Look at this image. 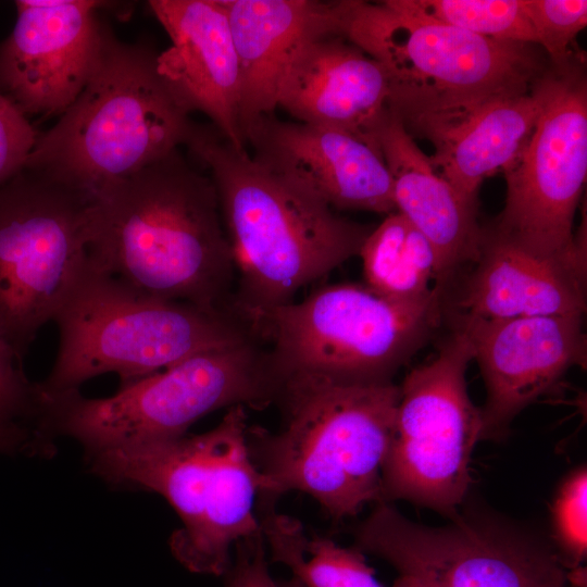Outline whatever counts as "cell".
I'll return each mask as SVG.
<instances>
[{
    "label": "cell",
    "instance_id": "1",
    "mask_svg": "<svg viewBox=\"0 0 587 587\" xmlns=\"http://www.w3.org/2000/svg\"><path fill=\"white\" fill-rule=\"evenodd\" d=\"M88 264L160 299L235 309V267L211 179L178 149L90 199Z\"/></svg>",
    "mask_w": 587,
    "mask_h": 587
},
{
    "label": "cell",
    "instance_id": "2",
    "mask_svg": "<svg viewBox=\"0 0 587 587\" xmlns=\"http://www.w3.org/2000/svg\"><path fill=\"white\" fill-rule=\"evenodd\" d=\"M185 146L215 186L235 267L234 305L250 323L359 255L374 228L335 214L212 124L195 123Z\"/></svg>",
    "mask_w": 587,
    "mask_h": 587
},
{
    "label": "cell",
    "instance_id": "3",
    "mask_svg": "<svg viewBox=\"0 0 587 587\" xmlns=\"http://www.w3.org/2000/svg\"><path fill=\"white\" fill-rule=\"evenodd\" d=\"M400 386L392 382L346 384L312 375L282 379L276 434L248 427L251 459L276 500L297 490L333 519L380 503L383 464L395 430Z\"/></svg>",
    "mask_w": 587,
    "mask_h": 587
},
{
    "label": "cell",
    "instance_id": "4",
    "mask_svg": "<svg viewBox=\"0 0 587 587\" xmlns=\"http://www.w3.org/2000/svg\"><path fill=\"white\" fill-rule=\"evenodd\" d=\"M157 55L121 41L104 25L83 90L38 134L24 168L90 200L185 145L195 123L160 76Z\"/></svg>",
    "mask_w": 587,
    "mask_h": 587
},
{
    "label": "cell",
    "instance_id": "5",
    "mask_svg": "<svg viewBox=\"0 0 587 587\" xmlns=\"http://www.w3.org/2000/svg\"><path fill=\"white\" fill-rule=\"evenodd\" d=\"M339 34L375 60L405 127L529 92L550 65L539 47L486 38L402 9L340 0Z\"/></svg>",
    "mask_w": 587,
    "mask_h": 587
},
{
    "label": "cell",
    "instance_id": "6",
    "mask_svg": "<svg viewBox=\"0 0 587 587\" xmlns=\"http://www.w3.org/2000/svg\"><path fill=\"white\" fill-rule=\"evenodd\" d=\"M248 427L245 407L235 405L207 433L90 454V466L108 482L165 498L182 521L170 540L175 559L221 576L233 545L262 534L254 502L268 482L251 459Z\"/></svg>",
    "mask_w": 587,
    "mask_h": 587
},
{
    "label": "cell",
    "instance_id": "7",
    "mask_svg": "<svg viewBox=\"0 0 587 587\" xmlns=\"http://www.w3.org/2000/svg\"><path fill=\"white\" fill-rule=\"evenodd\" d=\"M53 322L59 347L49 375L38 385L43 396L78 390L107 373L125 385L198 353L260 339L237 310L148 296L88 261Z\"/></svg>",
    "mask_w": 587,
    "mask_h": 587
},
{
    "label": "cell",
    "instance_id": "8",
    "mask_svg": "<svg viewBox=\"0 0 587 587\" xmlns=\"http://www.w3.org/2000/svg\"><path fill=\"white\" fill-rule=\"evenodd\" d=\"M259 340L198 353L110 397L41 395L39 432L72 437L95 454L180 438L222 408H265L276 402L282 379Z\"/></svg>",
    "mask_w": 587,
    "mask_h": 587
},
{
    "label": "cell",
    "instance_id": "9",
    "mask_svg": "<svg viewBox=\"0 0 587 587\" xmlns=\"http://www.w3.org/2000/svg\"><path fill=\"white\" fill-rule=\"evenodd\" d=\"M442 288L416 302L380 297L365 285L322 287L300 302L271 309L253 322L280 378L312 375L337 383L392 382L444 315Z\"/></svg>",
    "mask_w": 587,
    "mask_h": 587
},
{
    "label": "cell",
    "instance_id": "10",
    "mask_svg": "<svg viewBox=\"0 0 587 587\" xmlns=\"http://www.w3.org/2000/svg\"><path fill=\"white\" fill-rule=\"evenodd\" d=\"M353 547L438 587H586L585 566H570L550 540L491 512L459 510L432 527L376 503Z\"/></svg>",
    "mask_w": 587,
    "mask_h": 587
},
{
    "label": "cell",
    "instance_id": "11",
    "mask_svg": "<svg viewBox=\"0 0 587 587\" xmlns=\"http://www.w3.org/2000/svg\"><path fill=\"white\" fill-rule=\"evenodd\" d=\"M545 98L516 159L502 172L504 208L488 227L541 258L586 268V229L574 218L587 175V80L582 54L544 75Z\"/></svg>",
    "mask_w": 587,
    "mask_h": 587
},
{
    "label": "cell",
    "instance_id": "12",
    "mask_svg": "<svg viewBox=\"0 0 587 587\" xmlns=\"http://www.w3.org/2000/svg\"><path fill=\"white\" fill-rule=\"evenodd\" d=\"M472 360L469 336L452 327L436 357L399 385L395 430L382 469V502L409 501L449 520L461 509L483 428L480 408L466 387Z\"/></svg>",
    "mask_w": 587,
    "mask_h": 587
},
{
    "label": "cell",
    "instance_id": "13",
    "mask_svg": "<svg viewBox=\"0 0 587 587\" xmlns=\"http://www.w3.org/2000/svg\"><path fill=\"white\" fill-rule=\"evenodd\" d=\"M89 203L27 168L0 186V334L20 357L86 268Z\"/></svg>",
    "mask_w": 587,
    "mask_h": 587
},
{
    "label": "cell",
    "instance_id": "14",
    "mask_svg": "<svg viewBox=\"0 0 587 587\" xmlns=\"http://www.w3.org/2000/svg\"><path fill=\"white\" fill-rule=\"evenodd\" d=\"M583 316H453V327L472 342L486 387L482 440L503 439L519 413L553 389L570 369L586 366Z\"/></svg>",
    "mask_w": 587,
    "mask_h": 587
},
{
    "label": "cell",
    "instance_id": "15",
    "mask_svg": "<svg viewBox=\"0 0 587 587\" xmlns=\"http://www.w3.org/2000/svg\"><path fill=\"white\" fill-rule=\"evenodd\" d=\"M17 18L0 45V91L26 116L62 114L95 64L104 2L18 0Z\"/></svg>",
    "mask_w": 587,
    "mask_h": 587
},
{
    "label": "cell",
    "instance_id": "16",
    "mask_svg": "<svg viewBox=\"0 0 587 587\" xmlns=\"http://www.w3.org/2000/svg\"><path fill=\"white\" fill-rule=\"evenodd\" d=\"M251 157L330 208L390 214L394 183L380 148L339 128L263 115L245 132Z\"/></svg>",
    "mask_w": 587,
    "mask_h": 587
},
{
    "label": "cell",
    "instance_id": "17",
    "mask_svg": "<svg viewBox=\"0 0 587 587\" xmlns=\"http://www.w3.org/2000/svg\"><path fill=\"white\" fill-rule=\"evenodd\" d=\"M151 11L171 45L157 68L178 103L199 111L237 148H246L240 125V68L221 0H151Z\"/></svg>",
    "mask_w": 587,
    "mask_h": 587
},
{
    "label": "cell",
    "instance_id": "18",
    "mask_svg": "<svg viewBox=\"0 0 587 587\" xmlns=\"http://www.w3.org/2000/svg\"><path fill=\"white\" fill-rule=\"evenodd\" d=\"M277 107L301 123L350 132L378 146L377 129L388 110L382 66L342 36L308 41L288 65Z\"/></svg>",
    "mask_w": 587,
    "mask_h": 587
},
{
    "label": "cell",
    "instance_id": "19",
    "mask_svg": "<svg viewBox=\"0 0 587 587\" xmlns=\"http://www.w3.org/2000/svg\"><path fill=\"white\" fill-rule=\"evenodd\" d=\"M241 78L240 125L246 129L277 108L282 78L308 41L339 35L340 0H221ZM246 143V142H245Z\"/></svg>",
    "mask_w": 587,
    "mask_h": 587
},
{
    "label": "cell",
    "instance_id": "20",
    "mask_svg": "<svg viewBox=\"0 0 587 587\" xmlns=\"http://www.w3.org/2000/svg\"><path fill=\"white\" fill-rule=\"evenodd\" d=\"M470 266L453 316L492 321L585 313V268L532 254L488 228Z\"/></svg>",
    "mask_w": 587,
    "mask_h": 587
},
{
    "label": "cell",
    "instance_id": "21",
    "mask_svg": "<svg viewBox=\"0 0 587 587\" xmlns=\"http://www.w3.org/2000/svg\"><path fill=\"white\" fill-rule=\"evenodd\" d=\"M380 152L394 183L396 211L432 245L438 261L435 286L446 290L479 253L477 207L466 202L435 168L402 121L389 109L378 129Z\"/></svg>",
    "mask_w": 587,
    "mask_h": 587
},
{
    "label": "cell",
    "instance_id": "22",
    "mask_svg": "<svg viewBox=\"0 0 587 587\" xmlns=\"http://www.w3.org/2000/svg\"><path fill=\"white\" fill-rule=\"evenodd\" d=\"M544 75L529 92L404 126L432 142V163L466 202L477 207L484 179L508 167L523 149L544 102Z\"/></svg>",
    "mask_w": 587,
    "mask_h": 587
},
{
    "label": "cell",
    "instance_id": "23",
    "mask_svg": "<svg viewBox=\"0 0 587 587\" xmlns=\"http://www.w3.org/2000/svg\"><path fill=\"white\" fill-rule=\"evenodd\" d=\"M260 503L259 521L272 561L287 566L304 587H382L362 551L309 537L298 520L275 512L273 501Z\"/></svg>",
    "mask_w": 587,
    "mask_h": 587
},
{
    "label": "cell",
    "instance_id": "24",
    "mask_svg": "<svg viewBox=\"0 0 587 587\" xmlns=\"http://www.w3.org/2000/svg\"><path fill=\"white\" fill-rule=\"evenodd\" d=\"M359 255L365 286L397 302H416L436 289L438 261L428 240L399 212L372 229Z\"/></svg>",
    "mask_w": 587,
    "mask_h": 587
},
{
    "label": "cell",
    "instance_id": "25",
    "mask_svg": "<svg viewBox=\"0 0 587 587\" xmlns=\"http://www.w3.org/2000/svg\"><path fill=\"white\" fill-rule=\"evenodd\" d=\"M410 13L500 41L536 46L524 0H397Z\"/></svg>",
    "mask_w": 587,
    "mask_h": 587
},
{
    "label": "cell",
    "instance_id": "26",
    "mask_svg": "<svg viewBox=\"0 0 587 587\" xmlns=\"http://www.w3.org/2000/svg\"><path fill=\"white\" fill-rule=\"evenodd\" d=\"M554 548L572 567L587 558V469L572 470L560 484L551 507Z\"/></svg>",
    "mask_w": 587,
    "mask_h": 587
},
{
    "label": "cell",
    "instance_id": "27",
    "mask_svg": "<svg viewBox=\"0 0 587 587\" xmlns=\"http://www.w3.org/2000/svg\"><path fill=\"white\" fill-rule=\"evenodd\" d=\"M536 46L553 66L564 64L575 52L571 49L587 25L586 0H524Z\"/></svg>",
    "mask_w": 587,
    "mask_h": 587
},
{
    "label": "cell",
    "instance_id": "28",
    "mask_svg": "<svg viewBox=\"0 0 587 587\" xmlns=\"http://www.w3.org/2000/svg\"><path fill=\"white\" fill-rule=\"evenodd\" d=\"M37 136L27 116L0 91V186L25 167Z\"/></svg>",
    "mask_w": 587,
    "mask_h": 587
},
{
    "label": "cell",
    "instance_id": "29",
    "mask_svg": "<svg viewBox=\"0 0 587 587\" xmlns=\"http://www.w3.org/2000/svg\"><path fill=\"white\" fill-rule=\"evenodd\" d=\"M21 357L0 334V422L21 412L38 415L39 388L20 367Z\"/></svg>",
    "mask_w": 587,
    "mask_h": 587
},
{
    "label": "cell",
    "instance_id": "30",
    "mask_svg": "<svg viewBox=\"0 0 587 587\" xmlns=\"http://www.w3.org/2000/svg\"><path fill=\"white\" fill-rule=\"evenodd\" d=\"M225 575V587H304L296 577L277 582L272 576L262 534L236 544L235 561Z\"/></svg>",
    "mask_w": 587,
    "mask_h": 587
},
{
    "label": "cell",
    "instance_id": "31",
    "mask_svg": "<svg viewBox=\"0 0 587 587\" xmlns=\"http://www.w3.org/2000/svg\"><path fill=\"white\" fill-rule=\"evenodd\" d=\"M27 433L9 422H0V451L16 448L27 439Z\"/></svg>",
    "mask_w": 587,
    "mask_h": 587
},
{
    "label": "cell",
    "instance_id": "32",
    "mask_svg": "<svg viewBox=\"0 0 587 587\" xmlns=\"http://www.w3.org/2000/svg\"><path fill=\"white\" fill-rule=\"evenodd\" d=\"M392 587H438L432 583H428L424 579L410 576V575H399L395 580Z\"/></svg>",
    "mask_w": 587,
    "mask_h": 587
},
{
    "label": "cell",
    "instance_id": "33",
    "mask_svg": "<svg viewBox=\"0 0 587 587\" xmlns=\"http://www.w3.org/2000/svg\"><path fill=\"white\" fill-rule=\"evenodd\" d=\"M304 586V585H303Z\"/></svg>",
    "mask_w": 587,
    "mask_h": 587
}]
</instances>
